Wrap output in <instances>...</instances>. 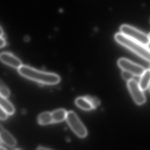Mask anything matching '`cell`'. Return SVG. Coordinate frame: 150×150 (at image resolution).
Masks as SVG:
<instances>
[{
  "instance_id": "obj_1",
  "label": "cell",
  "mask_w": 150,
  "mask_h": 150,
  "mask_svg": "<svg viewBox=\"0 0 150 150\" xmlns=\"http://www.w3.org/2000/svg\"><path fill=\"white\" fill-rule=\"evenodd\" d=\"M23 77L41 84L54 85L60 81L59 76L56 74L39 71L27 65H22L18 69Z\"/></svg>"
},
{
  "instance_id": "obj_2",
  "label": "cell",
  "mask_w": 150,
  "mask_h": 150,
  "mask_svg": "<svg viewBox=\"0 0 150 150\" xmlns=\"http://www.w3.org/2000/svg\"><path fill=\"white\" fill-rule=\"evenodd\" d=\"M115 38L118 43L150 62V51L144 45L129 38L121 33H117Z\"/></svg>"
},
{
  "instance_id": "obj_3",
  "label": "cell",
  "mask_w": 150,
  "mask_h": 150,
  "mask_svg": "<svg viewBox=\"0 0 150 150\" xmlns=\"http://www.w3.org/2000/svg\"><path fill=\"white\" fill-rule=\"evenodd\" d=\"M66 120L70 128L77 136L80 138L86 137L88 134L86 128L74 111L71 110L67 112Z\"/></svg>"
},
{
  "instance_id": "obj_4",
  "label": "cell",
  "mask_w": 150,
  "mask_h": 150,
  "mask_svg": "<svg viewBox=\"0 0 150 150\" xmlns=\"http://www.w3.org/2000/svg\"><path fill=\"white\" fill-rule=\"evenodd\" d=\"M120 30L125 36L144 45H146L150 42L148 35L129 25H122Z\"/></svg>"
},
{
  "instance_id": "obj_5",
  "label": "cell",
  "mask_w": 150,
  "mask_h": 150,
  "mask_svg": "<svg viewBox=\"0 0 150 150\" xmlns=\"http://www.w3.org/2000/svg\"><path fill=\"white\" fill-rule=\"evenodd\" d=\"M127 86L133 100L137 105H142L145 103L146 97L144 91L136 81L133 79L127 81Z\"/></svg>"
},
{
  "instance_id": "obj_6",
  "label": "cell",
  "mask_w": 150,
  "mask_h": 150,
  "mask_svg": "<svg viewBox=\"0 0 150 150\" xmlns=\"http://www.w3.org/2000/svg\"><path fill=\"white\" fill-rule=\"evenodd\" d=\"M117 65L122 70L129 72L137 77H140L145 70L141 66L124 58L118 59Z\"/></svg>"
},
{
  "instance_id": "obj_7",
  "label": "cell",
  "mask_w": 150,
  "mask_h": 150,
  "mask_svg": "<svg viewBox=\"0 0 150 150\" xmlns=\"http://www.w3.org/2000/svg\"><path fill=\"white\" fill-rule=\"evenodd\" d=\"M1 60L4 64L13 68L18 69L23 65L19 59L8 52H2L1 54Z\"/></svg>"
},
{
  "instance_id": "obj_8",
  "label": "cell",
  "mask_w": 150,
  "mask_h": 150,
  "mask_svg": "<svg viewBox=\"0 0 150 150\" xmlns=\"http://www.w3.org/2000/svg\"><path fill=\"white\" fill-rule=\"evenodd\" d=\"M1 142L10 147H13L16 145V141L13 137L1 125L0 127Z\"/></svg>"
},
{
  "instance_id": "obj_9",
  "label": "cell",
  "mask_w": 150,
  "mask_h": 150,
  "mask_svg": "<svg viewBox=\"0 0 150 150\" xmlns=\"http://www.w3.org/2000/svg\"><path fill=\"white\" fill-rule=\"evenodd\" d=\"M75 102L78 107L83 110H90L95 109L87 96L78 97L75 100Z\"/></svg>"
},
{
  "instance_id": "obj_10",
  "label": "cell",
  "mask_w": 150,
  "mask_h": 150,
  "mask_svg": "<svg viewBox=\"0 0 150 150\" xmlns=\"http://www.w3.org/2000/svg\"><path fill=\"white\" fill-rule=\"evenodd\" d=\"M139 84L143 91L146 90L149 88L150 84V69L145 70L140 76Z\"/></svg>"
},
{
  "instance_id": "obj_11",
  "label": "cell",
  "mask_w": 150,
  "mask_h": 150,
  "mask_svg": "<svg viewBox=\"0 0 150 150\" xmlns=\"http://www.w3.org/2000/svg\"><path fill=\"white\" fill-rule=\"evenodd\" d=\"M67 111L64 109L56 110L52 112L53 123H59L66 119Z\"/></svg>"
},
{
  "instance_id": "obj_12",
  "label": "cell",
  "mask_w": 150,
  "mask_h": 150,
  "mask_svg": "<svg viewBox=\"0 0 150 150\" xmlns=\"http://www.w3.org/2000/svg\"><path fill=\"white\" fill-rule=\"evenodd\" d=\"M0 106L1 108L4 110L8 115H13L15 113V110L14 107L6 98L1 96Z\"/></svg>"
},
{
  "instance_id": "obj_13",
  "label": "cell",
  "mask_w": 150,
  "mask_h": 150,
  "mask_svg": "<svg viewBox=\"0 0 150 150\" xmlns=\"http://www.w3.org/2000/svg\"><path fill=\"white\" fill-rule=\"evenodd\" d=\"M38 123L41 125H46L53 123L52 113L45 112L40 114L38 119Z\"/></svg>"
},
{
  "instance_id": "obj_14",
  "label": "cell",
  "mask_w": 150,
  "mask_h": 150,
  "mask_svg": "<svg viewBox=\"0 0 150 150\" xmlns=\"http://www.w3.org/2000/svg\"><path fill=\"white\" fill-rule=\"evenodd\" d=\"M0 94L1 97L6 98L8 97L10 94L9 89L1 80L0 83Z\"/></svg>"
},
{
  "instance_id": "obj_15",
  "label": "cell",
  "mask_w": 150,
  "mask_h": 150,
  "mask_svg": "<svg viewBox=\"0 0 150 150\" xmlns=\"http://www.w3.org/2000/svg\"><path fill=\"white\" fill-rule=\"evenodd\" d=\"M122 76L125 80L127 81H129L130 80L133 79L132 78L134 76L131 73L127 71L122 70Z\"/></svg>"
},
{
  "instance_id": "obj_16",
  "label": "cell",
  "mask_w": 150,
  "mask_h": 150,
  "mask_svg": "<svg viewBox=\"0 0 150 150\" xmlns=\"http://www.w3.org/2000/svg\"><path fill=\"white\" fill-rule=\"evenodd\" d=\"M8 115V113L4 110L1 108V111H0V119L2 121L6 120L7 118Z\"/></svg>"
},
{
  "instance_id": "obj_17",
  "label": "cell",
  "mask_w": 150,
  "mask_h": 150,
  "mask_svg": "<svg viewBox=\"0 0 150 150\" xmlns=\"http://www.w3.org/2000/svg\"><path fill=\"white\" fill-rule=\"evenodd\" d=\"M1 37V48H2L6 45V43L5 39L2 38V36Z\"/></svg>"
},
{
  "instance_id": "obj_18",
  "label": "cell",
  "mask_w": 150,
  "mask_h": 150,
  "mask_svg": "<svg viewBox=\"0 0 150 150\" xmlns=\"http://www.w3.org/2000/svg\"><path fill=\"white\" fill-rule=\"evenodd\" d=\"M38 150H49V149H50L49 148H46V147H38V148H37Z\"/></svg>"
},
{
  "instance_id": "obj_19",
  "label": "cell",
  "mask_w": 150,
  "mask_h": 150,
  "mask_svg": "<svg viewBox=\"0 0 150 150\" xmlns=\"http://www.w3.org/2000/svg\"><path fill=\"white\" fill-rule=\"evenodd\" d=\"M146 48L148 49V50H149L150 51V42H149L148 43L147 45H146Z\"/></svg>"
},
{
  "instance_id": "obj_20",
  "label": "cell",
  "mask_w": 150,
  "mask_h": 150,
  "mask_svg": "<svg viewBox=\"0 0 150 150\" xmlns=\"http://www.w3.org/2000/svg\"><path fill=\"white\" fill-rule=\"evenodd\" d=\"M148 37H149V39H150V34H149V35H148Z\"/></svg>"
},
{
  "instance_id": "obj_21",
  "label": "cell",
  "mask_w": 150,
  "mask_h": 150,
  "mask_svg": "<svg viewBox=\"0 0 150 150\" xmlns=\"http://www.w3.org/2000/svg\"><path fill=\"white\" fill-rule=\"evenodd\" d=\"M149 88V91H150V86H149V88Z\"/></svg>"
},
{
  "instance_id": "obj_22",
  "label": "cell",
  "mask_w": 150,
  "mask_h": 150,
  "mask_svg": "<svg viewBox=\"0 0 150 150\" xmlns=\"http://www.w3.org/2000/svg\"></svg>"
}]
</instances>
